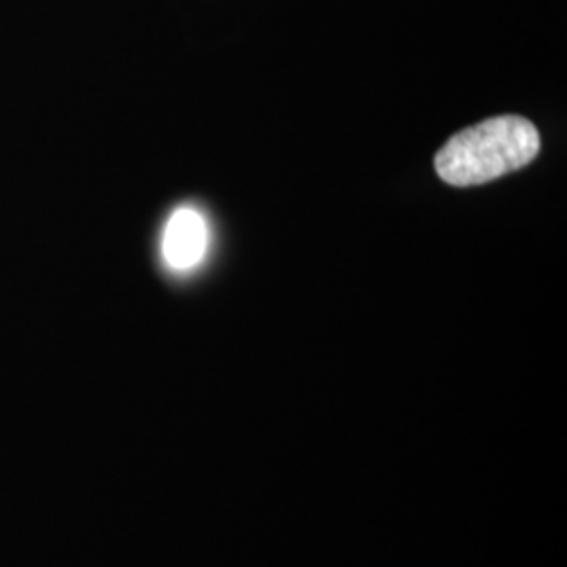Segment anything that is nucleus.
I'll return each mask as SVG.
<instances>
[{"label":"nucleus","mask_w":567,"mask_h":567,"mask_svg":"<svg viewBox=\"0 0 567 567\" xmlns=\"http://www.w3.org/2000/svg\"><path fill=\"white\" fill-rule=\"evenodd\" d=\"M540 152V135L522 116H498L456 133L435 156L442 182L471 187L501 179L532 163Z\"/></svg>","instance_id":"nucleus-1"},{"label":"nucleus","mask_w":567,"mask_h":567,"mask_svg":"<svg viewBox=\"0 0 567 567\" xmlns=\"http://www.w3.org/2000/svg\"><path fill=\"white\" fill-rule=\"evenodd\" d=\"M208 250V224L203 213L182 206L166 221L163 234V257L175 271H189L200 265Z\"/></svg>","instance_id":"nucleus-2"}]
</instances>
